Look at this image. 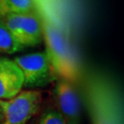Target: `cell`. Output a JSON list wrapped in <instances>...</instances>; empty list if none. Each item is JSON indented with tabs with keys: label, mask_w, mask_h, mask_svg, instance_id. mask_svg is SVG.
Here are the masks:
<instances>
[{
	"label": "cell",
	"mask_w": 124,
	"mask_h": 124,
	"mask_svg": "<svg viewBox=\"0 0 124 124\" xmlns=\"http://www.w3.org/2000/svg\"><path fill=\"white\" fill-rule=\"evenodd\" d=\"M38 11L42 23L45 53L50 62L58 76L74 83L79 78L80 67L66 32L49 6L41 3Z\"/></svg>",
	"instance_id": "cell-1"
},
{
	"label": "cell",
	"mask_w": 124,
	"mask_h": 124,
	"mask_svg": "<svg viewBox=\"0 0 124 124\" xmlns=\"http://www.w3.org/2000/svg\"><path fill=\"white\" fill-rule=\"evenodd\" d=\"M86 101L93 124H123L120 95L106 79L90 77L85 87Z\"/></svg>",
	"instance_id": "cell-2"
},
{
	"label": "cell",
	"mask_w": 124,
	"mask_h": 124,
	"mask_svg": "<svg viewBox=\"0 0 124 124\" xmlns=\"http://www.w3.org/2000/svg\"><path fill=\"white\" fill-rule=\"evenodd\" d=\"M41 93L38 90H21L14 98L0 100L1 113L4 116L2 124H26L40 108Z\"/></svg>",
	"instance_id": "cell-3"
},
{
	"label": "cell",
	"mask_w": 124,
	"mask_h": 124,
	"mask_svg": "<svg viewBox=\"0 0 124 124\" xmlns=\"http://www.w3.org/2000/svg\"><path fill=\"white\" fill-rule=\"evenodd\" d=\"M13 61L22 73L23 86H43L58 76L45 52L25 54L16 57Z\"/></svg>",
	"instance_id": "cell-4"
},
{
	"label": "cell",
	"mask_w": 124,
	"mask_h": 124,
	"mask_svg": "<svg viewBox=\"0 0 124 124\" xmlns=\"http://www.w3.org/2000/svg\"><path fill=\"white\" fill-rule=\"evenodd\" d=\"M58 111L67 124H81L82 108L79 95L71 82L61 79L54 88Z\"/></svg>",
	"instance_id": "cell-5"
},
{
	"label": "cell",
	"mask_w": 124,
	"mask_h": 124,
	"mask_svg": "<svg viewBox=\"0 0 124 124\" xmlns=\"http://www.w3.org/2000/svg\"><path fill=\"white\" fill-rule=\"evenodd\" d=\"M23 75L13 60L0 58V100L17 96L23 87Z\"/></svg>",
	"instance_id": "cell-6"
},
{
	"label": "cell",
	"mask_w": 124,
	"mask_h": 124,
	"mask_svg": "<svg viewBox=\"0 0 124 124\" xmlns=\"http://www.w3.org/2000/svg\"><path fill=\"white\" fill-rule=\"evenodd\" d=\"M43 39L42 23L37 6L26 13H21V41L23 47L36 46Z\"/></svg>",
	"instance_id": "cell-7"
},
{
	"label": "cell",
	"mask_w": 124,
	"mask_h": 124,
	"mask_svg": "<svg viewBox=\"0 0 124 124\" xmlns=\"http://www.w3.org/2000/svg\"><path fill=\"white\" fill-rule=\"evenodd\" d=\"M23 48L24 47L6 27L2 18H0V52L7 54H13L21 51Z\"/></svg>",
	"instance_id": "cell-8"
},
{
	"label": "cell",
	"mask_w": 124,
	"mask_h": 124,
	"mask_svg": "<svg viewBox=\"0 0 124 124\" xmlns=\"http://www.w3.org/2000/svg\"><path fill=\"white\" fill-rule=\"evenodd\" d=\"M7 14L26 13L36 8V0H5Z\"/></svg>",
	"instance_id": "cell-9"
},
{
	"label": "cell",
	"mask_w": 124,
	"mask_h": 124,
	"mask_svg": "<svg viewBox=\"0 0 124 124\" xmlns=\"http://www.w3.org/2000/svg\"><path fill=\"white\" fill-rule=\"evenodd\" d=\"M3 22L18 42L21 41V13H9L2 18ZM21 44V43H20Z\"/></svg>",
	"instance_id": "cell-10"
},
{
	"label": "cell",
	"mask_w": 124,
	"mask_h": 124,
	"mask_svg": "<svg viewBox=\"0 0 124 124\" xmlns=\"http://www.w3.org/2000/svg\"><path fill=\"white\" fill-rule=\"evenodd\" d=\"M40 124H67L61 113L55 109H48L41 115Z\"/></svg>",
	"instance_id": "cell-11"
},
{
	"label": "cell",
	"mask_w": 124,
	"mask_h": 124,
	"mask_svg": "<svg viewBox=\"0 0 124 124\" xmlns=\"http://www.w3.org/2000/svg\"><path fill=\"white\" fill-rule=\"evenodd\" d=\"M7 15L6 7H5V0H0V18H3Z\"/></svg>",
	"instance_id": "cell-12"
},
{
	"label": "cell",
	"mask_w": 124,
	"mask_h": 124,
	"mask_svg": "<svg viewBox=\"0 0 124 124\" xmlns=\"http://www.w3.org/2000/svg\"><path fill=\"white\" fill-rule=\"evenodd\" d=\"M0 113H1V107H0Z\"/></svg>",
	"instance_id": "cell-13"
}]
</instances>
